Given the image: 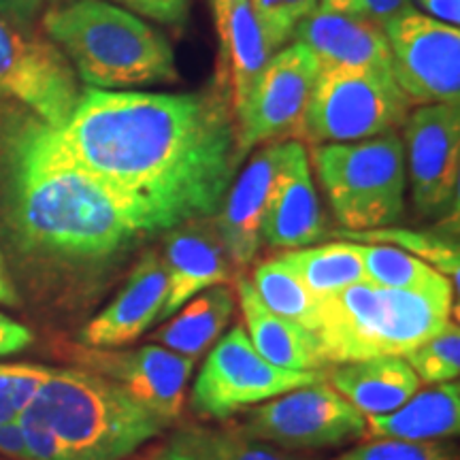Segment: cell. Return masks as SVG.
Listing matches in <instances>:
<instances>
[{
  "label": "cell",
  "mask_w": 460,
  "mask_h": 460,
  "mask_svg": "<svg viewBox=\"0 0 460 460\" xmlns=\"http://www.w3.org/2000/svg\"><path fill=\"white\" fill-rule=\"evenodd\" d=\"M58 135L75 163L146 216L152 233L216 216L243 164L237 118L217 90L85 88Z\"/></svg>",
  "instance_id": "6da1fadb"
},
{
  "label": "cell",
  "mask_w": 460,
  "mask_h": 460,
  "mask_svg": "<svg viewBox=\"0 0 460 460\" xmlns=\"http://www.w3.org/2000/svg\"><path fill=\"white\" fill-rule=\"evenodd\" d=\"M0 228L17 256L56 271L111 262L154 234L146 216L82 169L32 113L0 115Z\"/></svg>",
  "instance_id": "7a4b0ae2"
},
{
  "label": "cell",
  "mask_w": 460,
  "mask_h": 460,
  "mask_svg": "<svg viewBox=\"0 0 460 460\" xmlns=\"http://www.w3.org/2000/svg\"><path fill=\"white\" fill-rule=\"evenodd\" d=\"M452 284L439 275L429 286L390 290L371 281L318 298L314 335L326 362L405 356L450 322Z\"/></svg>",
  "instance_id": "3957f363"
},
{
  "label": "cell",
  "mask_w": 460,
  "mask_h": 460,
  "mask_svg": "<svg viewBox=\"0 0 460 460\" xmlns=\"http://www.w3.org/2000/svg\"><path fill=\"white\" fill-rule=\"evenodd\" d=\"M43 26L88 88L118 90L180 77L169 39L105 0L58 4L45 13Z\"/></svg>",
  "instance_id": "277c9868"
},
{
  "label": "cell",
  "mask_w": 460,
  "mask_h": 460,
  "mask_svg": "<svg viewBox=\"0 0 460 460\" xmlns=\"http://www.w3.org/2000/svg\"><path fill=\"white\" fill-rule=\"evenodd\" d=\"M31 407L71 460H126L163 433L166 422L111 379L79 369H49Z\"/></svg>",
  "instance_id": "5b68a950"
},
{
  "label": "cell",
  "mask_w": 460,
  "mask_h": 460,
  "mask_svg": "<svg viewBox=\"0 0 460 460\" xmlns=\"http://www.w3.org/2000/svg\"><path fill=\"white\" fill-rule=\"evenodd\" d=\"M314 164L343 230L386 228L405 207V143L396 132L314 147Z\"/></svg>",
  "instance_id": "8992f818"
},
{
  "label": "cell",
  "mask_w": 460,
  "mask_h": 460,
  "mask_svg": "<svg viewBox=\"0 0 460 460\" xmlns=\"http://www.w3.org/2000/svg\"><path fill=\"white\" fill-rule=\"evenodd\" d=\"M410 109L411 101L393 73L322 66L305 109L301 137L314 147L373 139L396 132Z\"/></svg>",
  "instance_id": "52a82bcc"
},
{
  "label": "cell",
  "mask_w": 460,
  "mask_h": 460,
  "mask_svg": "<svg viewBox=\"0 0 460 460\" xmlns=\"http://www.w3.org/2000/svg\"><path fill=\"white\" fill-rule=\"evenodd\" d=\"M322 371H290L264 360L243 326H234L207 354L190 394L200 418L224 420L295 388L324 382Z\"/></svg>",
  "instance_id": "ba28073f"
},
{
  "label": "cell",
  "mask_w": 460,
  "mask_h": 460,
  "mask_svg": "<svg viewBox=\"0 0 460 460\" xmlns=\"http://www.w3.org/2000/svg\"><path fill=\"white\" fill-rule=\"evenodd\" d=\"M0 96L60 130L77 107V73L56 43L0 13Z\"/></svg>",
  "instance_id": "9c48e42d"
},
{
  "label": "cell",
  "mask_w": 460,
  "mask_h": 460,
  "mask_svg": "<svg viewBox=\"0 0 460 460\" xmlns=\"http://www.w3.org/2000/svg\"><path fill=\"white\" fill-rule=\"evenodd\" d=\"M234 430L281 450H324L362 439L367 422L324 379L261 402Z\"/></svg>",
  "instance_id": "30bf717a"
},
{
  "label": "cell",
  "mask_w": 460,
  "mask_h": 460,
  "mask_svg": "<svg viewBox=\"0 0 460 460\" xmlns=\"http://www.w3.org/2000/svg\"><path fill=\"white\" fill-rule=\"evenodd\" d=\"M320 62L312 49L295 41L271 56L237 115V156L243 163L258 146L301 135L305 109L312 99Z\"/></svg>",
  "instance_id": "8fae6325"
},
{
  "label": "cell",
  "mask_w": 460,
  "mask_h": 460,
  "mask_svg": "<svg viewBox=\"0 0 460 460\" xmlns=\"http://www.w3.org/2000/svg\"><path fill=\"white\" fill-rule=\"evenodd\" d=\"M393 77L411 102L460 105V31L418 11L384 26Z\"/></svg>",
  "instance_id": "7c38bea8"
},
{
  "label": "cell",
  "mask_w": 460,
  "mask_h": 460,
  "mask_svg": "<svg viewBox=\"0 0 460 460\" xmlns=\"http://www.w3.org/2000/svg\"><path fill=\"white\" fill-rule=\"evenodd\" d=\"M73 358L85 371L111 379L132 399L171 424L180 418L194 360L149 343L137 349L75 348Z\"/></svg>",
  "instance_id": "4fadbf2b"
},
{
  "label": "cell",
  "mask_w": 460,
  "mask_h": 460,
  "mask_svg": "<svg viewBox=\"0 0 460 460\" xmlns=\"http://www.w3.org/2000/svg\"><path fill=\"white\" fill-rule=\"evenodd\" d=\"M405 143L410 158L413 205L424 216L456 207L460 180V113L456 105H424L407 115Z\"/></svg>",
  "instance_id": "5bb4252c"
},
{
  "label": "cell",
  "mask_w": 460,
  "mask_h": 460,
  "mask_svg": "<svg viewBox=\"0 0 460 460\" xmlns=\"http://www.w3.org/2000/svg\"><path fill=\"white\" fill-rule=\"evenodd\" d=\"M290 141L267 143L243 166L237 180L230 183L224 203L217 211L216 233L228 261L247 267L261 250V230L267 214L269 197L286 163Z\"/></svg>",
  "instance_id": "9a60e30c"
},
{
  "label": "cell",
  "mask_w": 460,
  "mask_h": 460,
  "mask_svg": "<svg viewBox=\"0 0 460 460\" xmlns=\"http://www.w3.org/2000/svg\"><path fill=\"white\" fill-rule=\"evenodd\" d=\"M169 292L164 261L149 252L135 264L118 296L79 332L85 348L115 349L139 339L163 314Z\"/></svg>",
  "instance_id": "2e32d148"
},
{
  "label": "cell",
  "mask_w": 460,
  "mask_h": 460,
  "mask_svg": "<svg viewBox=\"0 0 460 460\" xmlns=\"http://www.w3.org/2000/svg\"><path fill=\"white\" fill-rule=\"evenodd\" d=\"M322 234L324 217L315 194L307 149L303 143L290 139L286 163L269 197L261 239L271 247L298 250L315 243Z\"/></svg>",
  "instance_id": "e0dca14e"
},
{
  "label": "cell",
  "mask_w": 460,
  "mask_h": 460,
  "mask_svg": "<svg viewBox=\"0 0 460 460\" xmlns=\"http://www.w3.org/2000/svg\"><path fill=\"white\" fill-rule=\"evenodd\" d=\"M292 37L312 49L320 66L373 68L393 73V56L384 28L369 15L331 13L315 7Z\"/></svg>",
  "instance_id": "ac0fdd59"
},
{
  "label": "cell",
  "mask_w": 460,
  "mask_h": 460,
  "mask_svg": "<svg viewBox=\"0 0 460 460\" xmlns=\"http://www.w3.org/2000/svg\"><path fill=\"white\" fill-rule=\"evenodd\" d=\"M163 261L169 278V292L160 320L171 318L190 298L207 288L226 286L233 279L228 254L217 233L192 222L181 224L166 234Z\"/></svg>",
  "instance_id": "d6986e66"
},
{
  "label": "cell",
  "mask_w": 460,
  "mask_h": 460,
  "mask_svg": "<svg viewBox=\"0 0 460 460\" xmlns=\"http://www.w3.org/2000/svg\"><path fill=\"white\" fill-rule=\"evenodd\" d=\"M211 7L228 66V101L237 115L273 51L269 49L250 0H211Z\"/></svg>",
  "instance_id": "ffe728a7"
},
{
  "label": "cell",
  "mask_w": 460,
  "mask_h": 460,
  "mask_svg": "<svg viewBox=\"0 0 460 460\" xmlns=\"http://www.w3.org/2000/svg\"><path fill=\"white\" fill-rule=\"evenodd\" d=\"M237 296L247 337L264 360L290 371H322L329 365L314 332L273 314L258 298L252 281L243 278L237 281Z\"/></svg>",
  "instance_id": "44dd1931"
},
{
  "label": "cell",
  "mask_w": 460,
  "mask_h": 460,
  "mask_svg": "<svg viewBox=\"0 0 460 460\" xmlns=\"http://www.w3.org/2000/svg\"><path fill=\"white\" fill-rule=\"evenodd\" d=\"M420 379L401 356L343 362L331 373V386L362 416L399 410L420 390Z\"/></svg>",
  "instance_id": "7402d4cb"
},
{
  "label": "cell",
  "mask_w": 460,
  "mask_h": 460,
  "mask_svg": "<svg viewBox=\"0 0 460 460\" xmlns=\"http://www.w3.org/2000/svg\"><path fill=\"white\" fill-rule=\"evenodd\" d=\"M367 437L373 439L439 441L456 437L460 430L458 382L435 384L384 416H365Z\"/></svg>",
  "instance_id": "603a6c76"
},
{
  "label": "cell",
  "mask_w": 460,
  "mask_h": 460,
  "mask_svg": "<svg viewBox=\"0 0 460 460\" xmlns=\"http://www.w3.org/2000/svg\"><path fill=\"white\" fill-rule=\"evenodd\" d=\"M234 312V296L228 286L207 288L172 314L166 324L152 332V341L171 352L199 360L220 339Z\"/></svg>",
  "instance_id": "cb8c5ba5"
},
{
  "label": "cell",
  "mask_w": 460,
  "mask_h": 460,
  "mask_svg": "<svg viewBox=\"0 0 460 460\" xmlns=\"http://www.w3.org/2000/svg\"><path fill=\"white\" fill-rule=\"evenodd\" d=\"M315 298L335 295L343 288L365 281L358 243H326L290 250L281 256Z\"/></svg>",
  "instance_id": "d4e9b609"
},
{
  "label": "cell",
  "mask_w": 460,
  "mask_h": 460,
  "mask_svg": "<svg viewBox=\"0 0 460 460\" xmlns=\"http://www.w3.org/2000/svg\"><path fill=\"white\" fill-rule=\"evenodd\" d=\"M252 286H254L258 298L273 314L314 332L315 320H318V298L309 292L303 279L281 258L258 264Z\"/></svg>",
  "instance_id": "484cf974"
},
{
  "label": "cell",
  "mask_w": 460,
  "mask_h": 460,
  "mask_svg": "<svg viewBox=\"0 0 460 460\" xmlns=\"http://www.w3.org/2000/svg\"><path fill=\"white\" fill-rule=\"evenodd\" d=\"M335 234L345 239H358L367 241V243H386L394 245L399 250H405L407 254L420 258L435 271L446 275L450 279L454 295H458L460 288V256L458 245L452 241L437 237L433 233H418V230L407 228H373V230H360V233H349V230H337Z\"/></svg>",
  "instance_id": "4316f807"
},
{
  "label": "cell",
  "mask_w": 460,
  "mask_h": 460,
  "mask_svg": "<svg viewBox=\"0 0 460 460\" xmlns=\"http://www.w3.org/2000/svg\"><path fill=\"white\" fill-rule=\"evenodd\" d=\"M169 444L200 460H309L295 456V454L281 450V447L250 439V437H243L234 429H188L172 437Z\"/></svg>",
  "instance_id": "83f0119b"
},
{
  "label": "cell",
  "mask_w": 460,
  "mask_h": 460,
  "mask_svg": "<svg viewBox=\"0 0 460 460\" xmlns=\"http://www.w3.org/2000/svg\"><path fill=\"white\" fill-rule=\"evenodd\" d=\"M365 279L390 290H413L439 278L430 264L386 243H358Z\"/></svg>",
  "instance_id": "f1b7e54d"
},
{
  "label": "cell",
  "mask_w": 460,
  "mask_h": 460,
  "mask_svg": "<svg viewBox=\"0 0 460 460\" xmlns=\"http://www.w3.org/2000/svg\"><path fill=\"white\" fill-rule=\"evenodd\" d=\"M420 382L447 384L456 382L460 373V329L456 322H447L437 335L427 339L410 354L402 356Z\"/></svg>",
  "instance_id": "f546056e"
},
{
  "label": "cell",
  "mask_w": 460,
  "mask_h": 460,
  "mask_svg": "<svg viewBox=\"0 0 460 460\" xmlns=\"http://www.w3.org/2000/svg\"><path fill=\"white\" fill-rule=\"evenodd\" d=\"M48 376L49 367L0 365V424L20 418Z\"/></svg>",
  "instance_id": "4dcf8cb0"
},
{
  "label": "cell",
  "mask_w": 460,
  "mask_h": 460,
  "mask_svg": "<svg viewBox=\"0 0 460 460\" xmlns=\"http://www.w3.org/2000/svg\"><path fill=\"white\" fill-rule=\"evenodd\" d=\"M258 24L271 51H279L292 39L296 24L318 7V0H250Z\"/></svg>",
  "instance_id": "1f68e13d"
},
{
  "label": "cell",
  "mask_w": 460,
  "mask_h": 460,
  "mask_svg": "<svg viewBox=\"0 0 460 460\" xmlns=\"http://www.w3.org/2000/svg\"><path fill=\"white\" fill-rule=\"evenodd\" d=\"M335 460H456V450L439 441L371 439L339 454Z\"/></svg>",
  "instance_id": "d6a6232c"
},
{
  "label": "cell",
  "mask_w": 460,
  "mask_h": 460,
  "mask_svg": "<svg viewBox=\"0 0 460 460\" xmlns=\"http://www.w3.org/2000/svg\"><path fill=\"white\" fill-rule=\"evenodd\" d=\"M17 422H20L22 433H24L26 450L31 460H71L62 441L58 439V435L31 405L20 413Z\"/></svg>",
  "instance_id": "836d02e7"
},
{
  "label": "cell",
  "mask_w": 460,
  "mask_h": 460,
  "mask_svg": "<svg viewBox=\"0 0 460 460\" xmlns=\"http://www.w3.org/2000/svg\"><path fill=\"white\" fill-rule=\"evenodd\" d=\"M130 13L143 15L158 24H181L190 13L192 0H118Z\"/></svg>",
  "instance_id": "e575fe53"
},
{
  "label": "cell",
  "mask_w": 460,
  "mask_h": 460,
  "mask_svg": "<svg viewBox=\"0 0 460 460\" xmlns=\"http://www.w3.org/2000/svg\"><path fill=\"white\" fill-rule=\"evenodd\" d=\"M32 343V332L20 322L0 312V356H11L26 349Z\"/></svg>",
  "instance_id": "d590c367"
},
{
  "label": "cell",
  "mask_w": 460,
  "mask_h": 460,
  "mask_svg": "<svg viewBox=\"0 0 460 460\" xmlns=\"http://www.w3.org/2000/svg\"><path fill=\"white\" fill-rule=\"evenodd\" d=\"M365 7L367 15H369L373 22H377L382 28L396 20V17H402L411 13V11H416L413 0H365Z\"/></svg>",
  "instance_id": "8d00e7d4"
},
{
  "label": "cell",
  "mask_w": 460,
  "mask_h": 460,
  "mask_svg": "<svg viewBox=\"0 0 460 460\" xmlns=\"http://www.w3.org/2000/svg\"><path fill=\"white\" fill-rule=\"evenodd\" d=\"M0 454L11 460H31L26 450L24 433H22L17 420L0 424Z\"/></svg>",
  "instance_id": "74e56055"
},
{
  "label": "cell",
  "mask_w": 460,
  "mask_h": 460,
  "mask_svg": "<svg viewBox=\"0 0 460 460\" xmlns=\"http://www.w3.org/2000/svg\"><path fill=\"white\" fill-rule=\"evenodd\" d=\"M418 3L429 11L435 20L450 26L460 24V0H418Z\"/></svg>",
  "instance_id": "f35d334b"
},
{
  "label": "cell",
  "mask_w": 460,
  "mask_h": 460,
  "mask_svg": "<svg viewBox=\"0 0 460 460\" xmlns=\"http://www.w3.org/2000/svg\"><path fill=\"white\" fill-rule=\"evenodd\" d=\"M54 0H4V15L13 17L17 22L32 20L39 11H43Z\"/></svg>",
  "instance_id": "ab89813d"
},
{
  "label": "cell",
  "mask_w": 460,
  "mask_h": 460,
  "mask_svg": "<svg viewBox=\"0 0 460 460\" xmlns=\"http://www.w3.org/2000/svg\"><path fill=\"white\" fill-rule=\"evenodd\" d=\"M318 9L343 15H367L365 0H318Z\"/></svg>",
  "instance_id": "60d3db41"
},
{
  "label": "cell",
  "mask_w": 460,
  "mask_h": 460,
  "mask_svg": "<svg viewBox=\"0 0 460 460\" xmlns=\"http://www.w3.org/2000/svg\"><path fill=\"white\" fill-rule=\"evenodd\" d=\"M20 303V296H17L15 284L11 279L7 264H4L3 250H0V305H7V307H15Z\"/></svg>",
  "instance_id": "b9f144b4"
},
{
  "label": "cell",
  "mask_w": 460,
  "mask_h": 460,
  "mask_svg": "<svg viewBox=\"0 0 460 460\" xmlns=\"http://www.w3.org/2000/svg\"><path fill=\"white\" fill-rule=\"evenodd\" d=\"M126 460H169V456H166V446H154L149 450H139L137 454H132Z\"/></svg>",
  "instance_id": "7bdbcfd3"
},
{
  "label": "cell",
  "mask_w": 460,
  "mask_h": 460,
  "mask_svg": "<svg viewBox=\"0 0 460 460\" xmlns=\"http://www.w3.org/2000/svg\"><path fill=\"white\" fill-rule=\"evenodd\" d=\"M166 456H169V460H200L197 456H192V454L183 452V450H180V447H175L171 444H166Z\"/></svg>",
  "instance_id": "ee69618b"
},
{
  "label": "cell",
  "mask_w": 460,
  "mask_h": 460,
  "mask_svg": "<svg viewBox=\"0 0 460 460\" xmlns=\"http://www.w3.org/2000/svg\"><path fill=\"white\" fill-rule=\"evenodd\" d=\"M0 13L4 15V0H0Z\"/></svg>",
  "instance_id": "f6af8a7d"
}]
</instances>
